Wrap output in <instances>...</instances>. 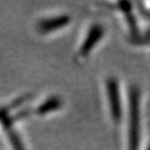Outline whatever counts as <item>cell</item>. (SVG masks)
I'll list each match as a JSON object with an SVG mask.
<instances>
[{"label":"cell","mask_w":150,"mask_h":150,"mask_svg":"<svg viewBox=\"0 0 150 150\" xmlns=\"http://www.w3.org/2000/svg\"><path fill=\"white\" fill-rule=\"evenodd\" d=\"M128 114V150H139L140 133L139 94L137 88L130 91Z\"/></svg>","instance_id":"cell-4"},{"label":"cell","mask_w":150,"mask_h":150,"mask_svg":"<svg viewBox=\"0 0 150 150\" xmlns=\"http://www.w3.org/2000/svg\"><path fill=\"white\" fill-rule=\"evenodd\" d=\"M106 29L103 23L93 21L84 26L74 50V58L78 62H84L97 50L105 37Z\"/></svg>","instance_id":"cell-1"},{"label":"cell","mask_w":150,"mask_h":150,"mask_svg":"<svg viewBox=\"0 0 150 150\" xmlns=\"http://www.w3.org/2000/svg\"><path fill=\"white\" fill-rule=\"evenodd\" d=\"M62 100L58 96H47L37 103H35L31 109H29L30 114L38 117H47L55 114L62 108Z\"/></svg>","instance_id":"cell-5"},{"label":"cell","mask_w":150,"mask_h":150,"mask_svg":"<svg viewBox=\"0 0 150 150\" xmlns=\"http://www.w3.org/2000/svg\"><path fill=\"white\" fill-rule=\"evenodd\" d=\"M103 103L110 121L119 125L123 118V100L118 81L114 77H107L103 82Z\"/></svg>","instance_id":"cell-2"},{"label":"cell","mask_w":150,"mask_h":150,"mask_svg":"<svg viewBox=\"0 0 150 150\" xmlns=\"http://www.w3.org/2000/svg\"><path fill=\"white\" fill-rule=\"evenodd\" d=\"M72 23V17L67 13H50L39 17L34 29L41 37H52L65 30Z\"/></svg>","instance_id":"cell-3"},{"label":"cell","mask_w":150,"mask_h":150,"mask_svg":"<svg viewBox=\"0 0 150 150\" xmlns=\"http://www.w3.org/2000/svg\"><path fill=\"white\" fill-rule=\"evenodd\" d=\"M147 150H150V146H149V148H148V149H147Z\"/></svg>","instance_id":"cell-6"}]
</instances>
